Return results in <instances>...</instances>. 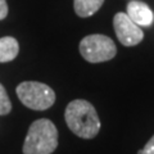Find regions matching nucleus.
<instances>
[{"label":"nucleus","mask_w":154,"mask_h":154,"mask_svg":"<svg viewBox=\"0 0 154 154\" xmlns=\"http://www.w3.org/2000/svg\"><path fill=\"white\" fill-rule=\"evenodd\" d=\"M104 0H73V9L81 18L91 17L100 9Z\"/></svg>","instance_id":"6e6552de"},{"label":"nucleus","mask_w":154,"mask_h":154,"mask_svg":"<svg viewBox=\"0 0 154 154\" xmlns=\"http://www.w3.org/2000/svg\"><path fill=\"white\" fill-rule=\"evenodd\" d=\"M137 154H154V135L150 137V140L145 144V146L137 152Z\"/></svg>","instance_id":"9d476101"},{"label":"nucleus","mask_w":154,"mask_h":154,"mask_svg":"<svg viewBox=\"0 0 154 154\" xmlns=\"http://www.w3.org/2000/svg\"><path fill=\"white\" fill-rule=\"evenodd\" d=\"M11 110H12L11 99H9L5 88L0 84V116H5L11 113Z\"/></svg>","instance_id":"1a4fd4ad"},{"label":"nucleus","mask_w":154,"mask_h":154,"mask_svg":"<svg viewBox=\"0 0 154 154\" xmlns=\"http://www.w3.org/2000/svg\"><path fill=\"white\" fill-rule=\"evenodd\" d=\"M113 27L116 36L125 46H135L144 38V32L126 13L119 12L113 18Z\"/></svg>","instance_id":"39448f33"},{"label":"nucleus","mask_w":154,"mask_h":154,"mask_svg":"<svg viewBox=\"0 0 154 154\" xmlns=\"http://www.w3.org/2000/svg\"><path fill=\"white\" fill-rule=\"evenodd\" d=\"M16 93L23 105L33 110L49 109L55 102V93L46 84L37 81H25L21 82Z\"/></svg>","instance_id":"7ed1b4c3"},{"label":"nucleus","mask_w":154,"mask_h":154,"mask_svg":"<svg viewBox=\"0 0 154 154\" xmlns=\"http://www.w3.org/2000/svg\"><path fill=\"white\" fill-rule=\"evenodd\" d=\"M8 11L9 8H8L7 0H0V21L8 16Z\"/></svg>","instance_id":"9b49d317"},{"label":"nucleus","mask_w":154,"mask_h":154,"mask_svg":"<svg viewBox=\"0 0 154 154\" xmlns=\"http://www.w3.org/2000/svg\"><path fill=\"white\" fill-rule=\"evenodd\" d=\"M58 146V130L48 118L31 123L23 143V154H51Z\"/></svg>","instance_id":"f03ea898"},{"label":"nucleus","mask_w":154,"mask_h":154,"mask_svg":"<svg viewBox=\"0 0 154 154\" xmlns=\"http://www.w3.org/2000/svg\"><path fill=\"white\" fill-rule=\"evenodd\" d=\"M68 128L82 139H93L99 134L100 119L94 105L84 99H76L68 103L64 112Z\"/></svg>","instance_id":"f257e3e1"},{"label":"nucleus","mask_w":154,"mask_h":154,"mask_svg":"<svg viewBox=\"0 0 154 154\" xmlns=\"http://www.w3.org/2000/svg\"><path fill=\"white\" fill-rule=\"evenodd\" d=\"M126 14L137 26L148 27L154 21V14L149 5L143 2H137V0H132L127 4Z\"/></svg>","instance_id":"423d86ee"},{"label":"nucleus","mask_w":154,"mask_h":154,"mask_svg":"<svg viewBox=\"0 0 154 154\" xmlns=\"http://www.w3.org/2000/svg\"><path fill=\"white\" fill-rule=\"evenodd\" d=\"M19 53L18 41L12 36L0 37V63H7L16 59Z\"/></svg>","instance_id":"0eeeda50"},{"label":"nucleus","mask_w":154,"mask_h":154,"mask_svg":"<svg viewBox=\"0 0 154 154\" xmlns=\"http://www.w3.org/2000/svg\"><path fill=\"white\" fill-rule=\"evenodd\" d=\"M80 53L89 63H102L113 59L117 48L110 37L100 33L85 36L80 42Z\"/></svg>","instance_id":"20e7f679"}]
</instances>
